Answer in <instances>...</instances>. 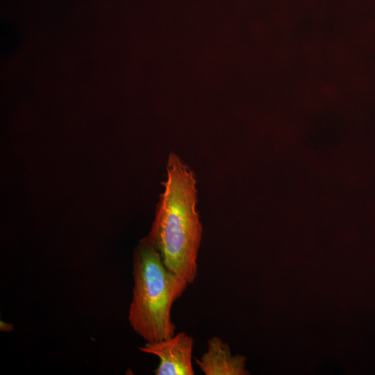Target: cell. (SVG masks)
<instances>
[{"mask_svg":"<svg viewBox=\"0 0 375 375\" xmlns=\"http://www.w3.org/2000/svg\"><path fill=\"white\" fill-rule=\"evenodd\" d=\"M134 285L128 319L134 331L147 342H159L175 334L171 319L173 303L188 285L170 272L151 242L144 238L133 253Z\"/></svg>","mask_w":375,"mask_h":375,"instance_id":"obj_2","label":"cell"},{"mask_svg":"<svg viewBox=\"0 0 375 375\" xmlns=\"http://www.w3.org/2000/svg\"><path fill=\"white\" fill-rule=\"evenodd\" d=\"M193 346V338L181 331L159 342H146L140 350L159 358L160 363L153 370L156 375H194Z\"/></svg>","mask_w":375,"mask_h":375,"instance_id":"obj_3","label":"cell"},{"mask_svg":"<svg viewBox=\"0 0 375 375\" xmlns=\"http://www.w3.org/2000/svg\"><path fill=\"white\" fill-rule=\"evenodd\" d=\"M167 170L165 192L146 238L170 272L193 283L203 233L196 210V180L193 172L173 153L169 156Z\"/></svg>","mask_w":375,"mask_h":375,"instance_id":"obj_1","label":"cell"},{"mask_svg":"<svg viewBox=\"0 0 375 375\" xmlns=\"http://www.w3.org/2000/svg\"><path fill=\"white\" fill-rule=\"evenodd\" d=\"M246 357L233 356L229 346L215 336L208 340L207 351L195 362L206 375H247Z\"/></svg>","mask_w":375,"mask_h":375,"instance_id":"obj_4","label":"cell"}]
</instances>
